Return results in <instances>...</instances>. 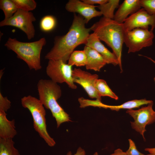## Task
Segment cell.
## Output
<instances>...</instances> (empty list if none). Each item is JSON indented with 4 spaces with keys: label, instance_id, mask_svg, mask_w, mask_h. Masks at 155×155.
Masks as SVG:
<instances>
[{
    "label": "cell",
    "instance_id": "7402d4cb",
    "mask_svg": "<svg viewBox=\"0 0 155 155\" xmlns=\"http://www.w3.org/2000/svg\"><path fill=\"white\" fill-rule=\"evenodd\" d=\"M0 8L3 12L5 19L11 18L18 9L12 0H0Z\"/></svg>",
    "mask_w": 155,
    "mask_h": 155
},
{
    "label": "cell",
    "instance_id": "7c38bea8",
    "mask_svg": "<svg viewBox=\"0 0 155 155\" xmlns=\"http://www.w3.org/2000/svg\"><path fill=\"white\" fill-rule=\"evenodd\" d=\"M96 7L97 6L87 4L82 1L70 0L66 4L65 8L69 12L79 13L84 18L86 24L93 18L102 15L100 11L96 9Z\"/></svg>",
    "mask_w": 155,
    "mask_h": 155
},
{
    "label": "cell",
    "instance_id": "d4e9b609",
    "mask_svg": "<svg viewBox=\"0 0 155 155\" xmlns=\"http://www.w3.org/2000/svg\"><path fill=\"white\" fill-rule=\"evenodd\" d=\"M140 2L141 7L149 14H155V0H140Z\"/></svg>",
    "mask_w": 155,
    "mask_h": 155
},
{
    "label": "cell",
    "instance_id": "4dcf8cb0",
    "mask_svg": "<svg viewBox=\"0 0 155 155\" xmlns=\"http://www.w3.org/2000/svg\"><path fill=\"white\" fill-rule=\"evenodd\" d=\"M145 150L149 153L155 154V147L152 148H146L145 149Z\"/></svg>",
    "mask_w": 155,
    "mask_h": 155
},
{
    "label": "cell",
    "instance_id": "603a6c76",
    "mask_svg": "<svg viewBox=\"0 0 155 155\" xmlns=\"http://www.w3.org/2000/svg\"><path fill=\"white\" fill-rule=\"evenodd\" d=\"M56 21L53 16L47 15L43 17L40 23V30L44 32H48L52 30L55 27Z\"/></svg>",
    "mask_w": 155,
    "mask_h": 155
},
{
    "label": "cell",
    "instance_id": "f546056e",
    "mask_svg": "<svg viewBox=\"0 0 155 155\" xmlns=\"http://www.w3.org/2000/svg\"><path fill=\"white\" fill-rule=\"evenodd\" d=\"M110 155H127L126 152H124L123 150L118 148L114 151V152Z\"/></svg>",
    "mask_w": 155,
    "mask_h": 155
},
{
    "label": "cell",
    "instance_id": "ac0fdd59",
    "mask_svg": "<svg viewBox=\"0 0 155 155\" xmlns=\"http://www.w3.org/2000/svg\"><path fill=\"white\" fill-rule=\"evenodd\" d=\"M120 0H108L106 3L97 6L103 17L113 19L114 11L119 5Z\"/></svg>",
    "mask_w": 155,
    "mask_h": 155
},
{
    "label": "cell",
    "instance_id": "836d02e7",
    "mask_svg": "<svg viewBox=\"0 0 155 155\" xmlns=\"http://www.w3.org/2000/svg\"><path fill=\"white\" fill-rule=\"evenodd\" d=\"M146 155H155V154L152 153H149V154Z\"/></svg>",
    "mask_w": 155,
    "mask_h": 155
},
{
    "label": "cell",
    "instance_id": "4fadbf2b",
    "mask_svg": "<svg viewBox=\"0 0 155 155\" xmlns=\"http://www.w3.org/2000/svg\"><path fill=\"white\" fill-rule=\"evenodd\" d=\"M85 45L95 50L101 55L107 64H111L114 66L119 65L118 61L115 54L104 46L94 33L90 34Z\"/></svg>",
    "mask_w": 155,
    "mask_h": 155
},
{
    "label": "cell",
    "instance_id": "8fae6325",
    "mask_svg": "<svg viewBox=\"0 0 155 155\" xmlns=\"http://www.w3.org/2000/svg\"><path fill=\"white\" fill-rule=\"evenodd\" d=\"M72 77L73 82L80 85L89 97L101 101V97L95 88L96 82L98 78V75L75 68L72 70Z\"/></svg>",
    "mask_w": 155,
    "mask_h": 155
},
{
    "label": "cell",
    "instance_id": "277c9868",
    "mask_svg": "<svg viewBox=\"0 0 155 155\" xmlns=\"http://www.w3.org/2000/svg\"><path fill=\"white\" fill-rule=\"evenodd\" d=\"M46 43L44 37L31 42H21L16 38H9L5 46L8 49L14 52L18 58L25 61L30 69L38 71L42 68L41 53Z\"/></svg>",
    "mask_w": 155,
    "mask_h": 155
},
{
    "label": "cell",
    "instance_id": "8992f818",
    "mask_svg": "<svg viewBox=\"0 0 155 155\" xmlns=\"http://www.w3.org/2000/svg\"><path fill=\"white\" fill-rule=\"evenodd\" d=\"M154 36L153 30L148 29L136 28L125 31L124 43L128 49V53L136 52L151 46Z\"/></svg>",
    "mask_w": 155,
    "mask_h": 155
},
{
    "label": "cell",
    "instance_id": "83f0119b",
    "mask_svg": "<svg viewBox=\"0 0 155 155\" xmlns=\"http://www.w3.org/2000/svg\"><path fill=\"white\" fill-rule=\"evenodd\" d=\"M108 1V0H83L82 1L85 3L90 5L99 4L101 5L106 3Z\"/></svg>",
    "mask_w": 155,
    "mask_h": 155
},
{
    "label": "cell",
    "instance_id": "6da1fadb",
    "mask_svg": "<svg viewBox=\"0 0 155 155\" xmlns=\"http://www.w3.org/2000/svg\"><path fill=\"white\" fill-rule=\"evenodd\" d=\"M86 21L80 15L74 14L72 24L65 35L56 36L54 45L45 56V59L60 60L66 63L74 49L82 44H86L91 30L85 27Z\"/></svg>",
    "mask_w": 155,
    "mask_h": 155
},
{
    "label": "cell",
    "instance_id": "cb8c5ba5",
    "mask_svg": "<svg viewBox=\"0 0 155 155\" xmlns=\"http://www.w3.org/2000/svg\"><path fill=\"white\" fill-rule=\"evenodd\" d=\"M18 9L26 11L35 9L37 3L34 0H12Z\"/></svg>",
    "mask_w": 155,
    "mask_h": 155
},
{
    "label": "cell",
    "instance_id": "1f68e13d",
    "mask_svg": "<svg viewBox=\"0 0 155 155\" xmlns=\"http://www.w3.org/2000/svg\"><path fill=\"white\" fill-rule=\"evenodd\" d=\"M144 56L146 57V58H147L148 59H149L153 63L155 64V61L152 58L150 57H148L147 56Z\"/></svg>",
    "mask_w": 155,
    "mask_h": 155
},
{
    "label": "cell",
    "instance_id": "f1b7e54d",
    "mask_svg": "<svg viewBox=\"0 0 155 155\" xmlns=\"http://www.w3.org/2000/svg\"><path fill=\"white\" fill-rule=\"evenodd\" d=\"M66 155H72L71 151L68 152ZM73 155H86L84 150L80 147L78 149L76 153Z\"/></svg>",
    "mask_w": 155,
    "mask_h": 155
},
{
    "label": "cell",
    "instance_id": "5b68a950",
    "mask_svg": "<svg viewBox=\"0 0 155 155\" xmlns=\"http://www.w3.org/2000/svg\"><path fill=\"white\" fill-rule=\"evenodd\" d=\"M21 103L23 107L27 108L30 112L35 130L49 146H54L55 142L50 136L46 129V111L39 99L28 95L21 98Z\"/></svg>",
    "mask_w": 155,
    "mask_h": 155
},
{
    "label": "cell",
    "instance_id": "7a4b0ae2",
    "mask_svg": "<svg viewBox=\"0 0 155 155\" xmlns=\"http://www.w3.org/2000/svg\"><path fill=\"white\" fill-rule=\"evenodd\" d=\"M90 28L100 40L104 42L112 49L122 72V52L125 32L123 23L103 17Z\"/></svg>",
    "mask_w": 155,
    "mask_h": 155
},
{
    "label": "cell",
    "instance_id": "e575fe53",
    "mask_svg": "<svg viewBox=\"0 0 155 155\" xmlns=\"http://www.w3.org/2000/svg\"><path fill=\"white\" fill-rule=\"evenodd\" d=\"M93 155H98V154L97 152H96L94 153Z\"/></svg>",
    "mask_w": 155,
    "mask_h": 155
},
{
    "label": "cell",
    "instance_id": "3957f363",
    "mask_svg": "<svg viewBox=\"0 0 155 155\" xmlns=\"http://www.w3.org/2000/svg\"><path fill=\"white\" fill-rule=\"evenodd\" d=\"M39 100L46 108L49 110L55 119L57 127L63 123L72 121L69 115L57 102L61 96V88L51 80L40 79L37 84Z\"/></svg>",
    "mask_w": 155,
    "mask_h": 155
},
{
    "label": "cell",
    "instance_id": "9c48e42d",
    "mask_svg": "<svg viewBox=\"0 0 155 155\" xmlns=\"http://www.w3.org/2000/svg\"><path fill=\"white\" fill-rule=\"evenodd\" d=\"M153 102L138 110L129 109L126 112L134 119V121L130 122L132 128L139 133L144 140L146 127L155 122V111L153 108Z\"/></svg>",
    "mask_w": 155,
    "mask_h": 155
},
{
    "label": "cell",
    "instance_id": "e0dca14e",
    "mask_svg": "<svg viewBox=\"0 0 155 155\" xmlns=\"http://www.w3.org/2000/svg\"><path fill=\"white\" fill-rule=\"evenodd\" d=\"M152 102H153L152 100H147L145 98L140 100L135 99L128 101L119 105L111 106L104 104L102 108H108L112 110L118 111L121 109L129 110L138 108L142 105L148 104Z\"/></svg>",
    "mask_w": 155,
    "mask_h": 155
},
{
    "label": "cell",
    "instance_id": "d590c367",
    "mask_svg": "<svg viewBox=\"0 0 155 155\" xmlns=\"http://www.w3.org/2000/svg\"><path fill=\"white\" fill-rule=\"evenodd\" d=\"M154 81L155 83V77L154 78Z\"/></svg>",
    "mask_w": 155,
    "mask_h": 155
},
{
    "label": "cell",
    "instance_id": "52a82bcc",
    "mask_svg": "<svg viewBox=\"0 0 155 155\" xmlns=\"http://www.w3.org/2000/svg\"><path fill=\"white\" fill-rule=\"evenodd\" d=\"M72 66L60 60H49L46 68L47 75L57 83H65L72 89L77 88L72 77Z\"/></svg>",
    "mask_w": 155,
    "mask_h": 155
},
{
    "label": "cell",
    "instance_id": "484cf974",
    "mask_svg": "<svg viewBox=\"0 0 155 155\" xmlns=\"http://www.w3.org/2000/svg\"><path fill=\"white\" fill-rule=\"evenodd\" d=\"M11 102L0 93V111L6 112L10 108Z\"/></svg>",
    "mask_w": 155,
    "mask_h": 155
},
{
    "label": "cell",
    "instance_id": "2e32d148",
    "mask_svg": "<svg viewBox=\"0 0 155 155\" xmlns=\"http://www.w3.org/2000/svg\"><path fill=\"white\" fill-rule=\"evenodd\" d=\"M6 112L0 111V138L13 139L17 134L15 120H9Z\"/></svg>",
    "mask_w": 155,
    "mask_h": 155
},
{
    "label": "cell",
    "instance_id": "44dd1931",
    "mask_svg": "<svg viewBox=\"0 0 155 155\" xmlns=\"http://www.w3.org/2000/svg\"><path fill=\"white\" fill-rule=\"evenodd\" d=\"M86 56L83 50L74 51L69 57L67 64L71 66L75 65L81 67L86 66Z\"/></svg>",
    "mask_w": 155,
    "mask_h": 155
},
{
    "label": "cell",
    "instance_id": "ffe728a7",
    "mask_svg": "<svg viewBox=\"0 0 155 155\" xmlns=\"http://www.w3.org/2000/svg\"><path fill=\"white\" fill-rule=\"evenodd\" d=\"M95 88L101 97L107 96L116 100L118 99V96L111 90L106 82L103 80H97L95 84Z\"/></svg>",
    "mask_w": 155,
    "mask_h": 155
},
{
    "label": "cell",
    "instance_id": "5bb4252c",
    "mask_svg": "<svg viewBox=\"0 0 155 155\" xmlns=\"http://www.w3.org/2000/svg\"><path fill=\"white\" fill-rule=\"evenodd\" d=\"M141 7L140 0H125L114 14L113 20L119 23H123L129 15L135 13Z\"/></svg>",
    "mask_w": 155,
    "mask_h": 155
},
{
    "label": "cell",
    "instance_id": "d6a6232c",
    "mask_svg": "<svg viewBox=\"0 0 155 155\" xmlns=\"http://www.w3.org/2000/svg\"><path fill=\"white\" fill-rule=\"evenodd\" d=\"M3 70H1L0 71V79H1V77L2 75H3Z\"/></svg>",
    "mask_w": 155,
    "mask_h": 155
},
{
    "label": "cell",
    "instance_id": "d6986e66",
    "mask_svg": "<svg viewBox=\"0 0 155 155\" xmlns=\"http://www.w3.org/2000/svg\"><path fill=\"white\" fill-rule=\"evenodd\" d=\"M12 139L0 138V155H20Z\"/></svg>",
    "mask_w": 155,
    "mask_h": 155
},
{
    "label": "cell",
    "instance_id": "30bf717a",
    "mask_svg": "<svg viewBox=\"0 0 155 155\" xmlns=\"http://www.w3.org/2000/svg\"><path fill=\"white\" fill-rule=\"evenodd\" d=\"M125 31L136 28L148 29L153 30L155 28V14H149L144 8H142L130 15L123 23Z\"/></svg>",
    "mask_w": 155,
    "mask_h": 155
},
{
    "label": "cell",
    "instance_id": "ba28073f",
    "mask_svg": "<svg viewBox=\"0 0 155 155\" xmlns=\"http://www.w3.org/2000/svg\"><path fill=\"white\" fill-rule=\"evenodd\" d=\"M36 20L32 12L18 9L11 18L4 19L0 22V26H10L20 29L30 40L35 35V29L33 22Z\"/></svg>",
    "mask_w": 155,
    "mask_h": 155
},
{
    "label": "cell",
    "instance_id": "4316f807",
    "mask_svg": "<svg viewBox=\"0 0 155 155\" xmlns=\"http://www.w3.org/2000/svg\"><path fill=\"white\" fill-rule=\"evenodd\" d=\"M128 141L129 147L126 152L127 155H145L137 150L135 143L132 140L129 139Z\"/></svg>",
    "mask_w": 155,
    "mask_h": 155
},
{
    "label": "cell",
    "instance_id": "9a60e30c",
    "mask_svg": "<svg viewBox=\"0 0 155 155\" xmlns=\"http://www.w3.org/2000/svg\"><path fill=\"white\" fill-rule=\"evenodd\" d=\"M83 50L87 57V63L85 66L87 69L99 71L107 64L102 55L95 50L86 46Z\"/></svg>",
    "mask_w": 155,
    "mask_h": 155
}]
</instances>
